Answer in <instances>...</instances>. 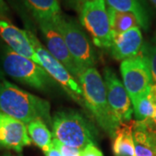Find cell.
Here are the masks:
<instances>
[{
    "instance_id": "cell-15",
    "label": "cell",
    "mask_w": 156,
    "mask_h": 156,
    "mask_svg": "<svg viewBox=\"0 0 156 156\" xmlns=\"http://www.w3.org/2000/svg\"><path fill=\"white\" fill-rule=\"evenodd\" d=\"M105 2L112 9L133 13L137 17L140 28L147 30L149 27V13L146 0H105Z\"/></svg>"
},
{
    "instance_id": "cell-8",
    "label": "cell",
    "mask_w": 156,
    "mask_h": 156,
    "mask_svg": "<svg viewBox=\"0 0 156 156\" xmlns=\"http://www.w3.org/2000/svg\"><path fill=\"white\" fill-rule=\"evenodd\" d=\"M103 81L106 87L108 104L114 122L119 127L121 124L131 121L133 108L130 97L112 69H104Z\"/></svg>"
},
{
    "instance_id": "cell-13",
    "label": "cell",
    "mask_w": 156,
    "mask_h": 156,
    "mask_svg": "<svg viewBox=\"0 0 156 156\" xmlns=\"http://www.w3.org/2000/svg\"><path fill=\"white\" fill-rule=\"evenodd\" d=\"M143 45L142 34L140 27L113 35L112 43L108 48L111 56L118 61H124L138 56Z\"/></svg>"
},
{
    "instance_id": "cell-6",
    "label": "cell",
    "mask_w": 156,
    "mask_h": 156,
    "mask_svg": "<svg viewBox=\"0 0 156 156\" xmlns=\"http://www.w3.org/2000/svg\"><path fill=\"white\" fill-rule=\"evenodd\" d=\"M79 14L81 23L91 37L94 44L108 49L113 34L105 0H86Z\"/></svg>"
},
{
    "instance_id": "cell-20",
    "label": "cell",
    "mask_w": 156,
    "mask_h": 156,
    "mask_svg": "<svg viewBox=\"0 0 156 156\" xmlns=\"http://www.w3.org/2000/svg\"><path fill=\"white\" fill-rule=\"evenodd\" d=\"M132 104L134 107L133 112L134 113L136 121L153 119L154 115V108L151 100L150 89L139 96L136 100L132 101Z\"/></svg>"
},
{
    "instance_id": "cell-11",
    "label": "cell",
    "mask_w": 156,
    "mask_h": 156,
    "mask_svg": "<svg viewBox=\"0 0 156 156\" xmlns=\"http://www.w3.org/2000/svg\"><path fill=\"white\" fill-rule=\"evenodd\" d=\"M30 143L27 125L0 112V147L21 152Z\"/></svg>"
},
{
    "instance_id": "cell-3",
    "label": "cell",
    "mask_w": 156,
    "mask_h": 156,
    "mask_svg": "<svg viewBox=\"0 0 156 156\" xmlns=\"http://www.w3.org/2000/svg\"><path fill=\"white\" fill-rule=\"evenodd\" d=\"M51 128L54 139L63 145L83 150L95 144V128L76 111L57 112L52 119Z\"/></svg>"
},
{
    "instance_id": "cell-7",
    "label": "cell",
    "mask_w": 156,
    "mask_h": 156,
    "mask_svg": "<svg viewBox=\"0 0 156 156\" xmlns=\"http://www.w3.org/2000/svg\"><path fill=\"white\" fill-rule=\"evenodd\" d=\"M28 35L34 50L38 57L40 65L44 69L50 77L61 85L72 99L76 101L80 104L84 105L83 89L79 83L68 71L67 69L58 60H56L40 43L33 32L28 30Z\"/></svg>"
},
{
    "instance_id": "cell-19",
    "label": "cell",
    "mask_w": 156,
    "mask_h": 156,
    "mask_svg": "<svg viewBox=\"0 0 156 156\" xmlns=\"http://www.w3.org/2000/svg\"><path fill=\"white\" fill-rule=\"evenodd\" d=\"M30 139L42 150H49L52 145V134L46 123L42 120H36L27 125Z\"/></svg>"
},
{
    "instance_id": "cell-26",
    "label": "cell",
    "mask_w": 156,
    "mask_h": 156,
    "mask_svg": "<svg viewBox=\"0 0 156 156\" xmlns=\"http://www.w3.org/2000/svg\"><path fill=\"white\" fill-rule=\"evenodd\" d=\"M44 153L45 156H62L60 153V151L58 150L53 144L49 148V150L45 151Z\"/></svg>"
},
{
    "instance_id": "cell-16",
    "label": "cell",
    "mask_w": 156,
    "mask_h": 156,
    "mask_svg": "<svg viewBox=\"0 0 156 156\" xmlns=\"http://www.w3.org/2000/svg\"><path fill=\"white\" fill-rule=\"evenodd\" d=\"M112 149L115 156H135L133 140V121L122 123L115 132Z\"/></svg>"
},
{
    "instance_id": "cell-22",
    "label": "cell",
    "mask_w": 156,
    "mask_h": 156,
    "mask_svg": "<svg viewBox=\"0 0 156 156\" xmlns=\"http://www.w3.org/2000/svg\"><path fill=\"white\" fill-rule=\"evenodd\" d=\"M81 156H103V154L95 144H91L81 151Z\"/></svg>"
},
{
    "instance_id": "cell-29",
    "label": "cell",
    "mask_w": 156,
    "mask_h": 156,
    "mask_svg": "<svg viewBox=\"0 0 156 156\" xmlns=\"http://www.w3.org/2000/svg\"><path fill=\"white\" fill-rule=\"evenodd\" d=\"M5 156H11V155H9V154H7V155H5Z\"/></svg>"
},
{
    "instance_id": "cell-30",
    "label": "cell",
    "mask_w": 156,
    "mask_h": 156,
    "mask_svg": "<svg viewBox=\"0 0 156 156\" xmlns=\"http://www.w3.org/2000/svg\"><path fill=\"white\" fill-rule=\"evenodd\" d=\"M155 41H156V33H155Z\"/></svg>"
},
{
    "instance_id": "cell-21",
    "label": "cell",
    "mask_w": 156,
    "mask_h": 156,
    "mask_svg": "<svg viewBox=\"0 0 156 156\" xmlns=\"http://www.w3.org/2000/svg\"><path fill=\"white\" fill-rule=\"evenodd\" d=\"M140 53L144 56L150 69L153 83L156 85V44H144Z\"/></svg>"
},
{
    "instance_id": "cell-10",
    "label": "cell",
    "mask_w": 156,
    "mask_h": 156,
    "mask_svg": "<svg viewBox=\"0 0 156 156\" xmlns=\"http://www.w3.org/2000/svg\"><path fill=\"white\" fill-rule=\"evenodd\" d=\"M37 22L44 39L46 49L67 69L73 77L78 80L81 71L73 60L61 32L50 21L37 20Z\"/></svg>"
},
{
    "instance_id": "cell-14",
    "label": "cell",
    "mask_w": 156,
    "mask_h": 156,
    "mask_svg": "<svg viewBox=\"0 0 156 156\" xmlns=\"http://www.w3.org/2000/svg\"><path fill=\"white\" fill-rule=\"evenodd\" d=\"M135 156H156V125L152 119L133 121Z\"/></svg>"
},
{
    "instance_id": "cell-27",
    "label": "cell",
    "mask_w": 156,
    "mask_h": 156,
    "mask_svg": "<svg viewBox=\"0 0 156 156\" xmlns=\"http://www.w3.org/2000/svg\"><path fill=\"white\" fill-rule=\"evenodd\" d=\"M5 81H6V79L5 78L4 73H3V71L0 69V93H1L2 89H3V88H4V85H5Z\"/></svg>"
},
{
    "instance_id": "cell-23",
    "label": "cell",
    "mask_w": 156,
    "mask_h": 156,
    "mask_svg": "<svg viewBox=\"0 0 156 156\" xmlns=\"http://www.w3.org/2000/svg\"><path fill=\"white\" fill-rule=\"evenodd\" d=\"M85 1L86 0H66V3H67L69 7H70L71 9L77 11L79 13V11L81 10V7L83 5Z\"/></svg>"
},
{
    "instance_id": "cell-28",
    "label": "cell",
    "mask_w": 156,
    "mask_h": 156,
    "mask_svg": "<svg viewBox=\"0 0 156 156\" xmlns=\"http://www.w3.org/2000/svg\"><path fill=\"white\" fill-rule=\"evenodd\" d=\"M149 1H150L151 3L153 4V5L154 6V7L156 8V0H149Z\"/></svg>"
},
{
    "instance_id": "cell-25",
    "label": "cell",
    "mask_w": 156,
    "mask_h": 156,
    "mask_svg": "<svg viewBox=\"0 0 156 156\" xmlns=\"http://www.w3.org/2000/svg\"><path fill=\"white\" fill-rule=\"evenodd\" d=\"M9 15V8L4 0H0V19H5Z\"/></svg>"
},
{
    "instance_id": "cell-12",
    "label": "cell",
    "mask_w": 156,
    "mask_h": 156,
    "mask_svg": "<svg viewBox=\"0 0 156 156\" xmlns=\"http://www.w3.org/2000/svg\"><path fill=\"white\" fill-rule=\"evenodd\" d=\"M0 37L13 52L40 65L38 57L29 37L28 30H21L5 19H0Z\"/></svg>"
},
{
    "instance_id": "cell-18",
    "label": "cell",
    "mask_w": 156,
    "mask_h": 156,
    "mask_svg": "<svg viewBox=\"0 0 156 156\" xmlns=\"http://www.w3.org/2000/svg\"><path fill=\"white\" fill-rule=\"evenodd\" d=\"M108 14L113 35L123 33L130 29L140 27L139 21L133 13L119 11L108 7Z\"/></svg>"
},
{
    "instance_id": "cell-2",
    "label": "cell",
    "mask_w": 156,
    "mask_h": 156,
    "mask_svg": "<svg viewBox=\"0 0 156 156\" xmlns=\"http://www.w3.org/2000/svg\"><path fill=\"white\" fill-rule=\"evenodd\" d=\"M78 81L83 89L84 105L101 128L113 137L119 127L112 119L103 78L95 68H89L80 74Z\"/></svg>"
},
{
    "instance_id": "cell-24",
    "label": "cell",
    "mask_w": 156,
    "mask_h": 156,
    "mask_svg": "<svg viewBox=\"0 0 156 156\" xmlns=\"http://www.w3.org/2000/svg\"><path fill=\"white\" fill-rule=\"evenodd\" d=\"M150 96L152 102L154 104V115L153 117V122L156 125V85L155 84H152L150 88Z\"/></svg>"
},
{
    "instance_id": "cell-1",
    "label": "cell",
    "mask_w": 156,
    "mask_h": 156,
    "mask_svg": "<svg viewBox=\"0 0 156 156\" xmlns=\"http://www.w3.org/2000/svg\"><path fill=\"white\" fill-rule=\"evenodd\" d=\"M0 112L26 125L42 120L47 126L52 127L49 101L24 91L7 80L0 93Z\"/></svg>"
},
{
    "instance_id": "cell-5",
    "label": "cell",
    "mask_w": 156,
    "mask_h": 156,
    "mask_svg": "<svg viewBox=\"0 0 156 156\" xmlns=\"http://www.w3.org/2000/svg\"><path fill=\"white\" fill-rule=\"evenodd\" d=\"M61 32L76 65L81 73L95 68L96 55L86 34L75 21L61 15L52 22Z\"/></svg>"
},
{
    "instance_id": "cell-17",
    "label": "cell",
    "mask_w": 156,
    "mask_h": 156,
    "mask_svg": "<svg viewBox=\"0 0 156 156\" xmlns=\"http://www.w3.org/2000/svg\"><path fill=\"white\" fill-rule=\"evenodd\" d=\"M36 20L54 22L62 15L58 0H23Z\"/></svg>"
},
{
    "instance_id": "cell-9",
    "label": "cell",
    "mask_w": 156,
    "mask_h": 156,
    "mask_svg": "<svg viewBox=\"0 0 156 156\" xmlns=\"http://www.w3.org/2000/svg\"><path fill=\"white\" fill-rule=\"evenodd\" d=\"M120 69L123 86L131 102L147 92L154 84L147 62L140 53L138 56L122 62Z\"/></svg>"
},
{
    "instance_id": "cell-4",
    "label": "cell",
    "mask_w": 156,
    "mask_h": 156,
    "mask_svg": "<svg viewBox=\"0 0 156 156\" xmlns=\"http://www.w3.org/2000/svg\"><path fill=\"white\" fill-rule=\"evenodd\" d=\"M2 66L9 76L30 88L47 90L54 84L52 78L41 65L10 49L2 56Z\"/></svg>"
}]
</instances>
